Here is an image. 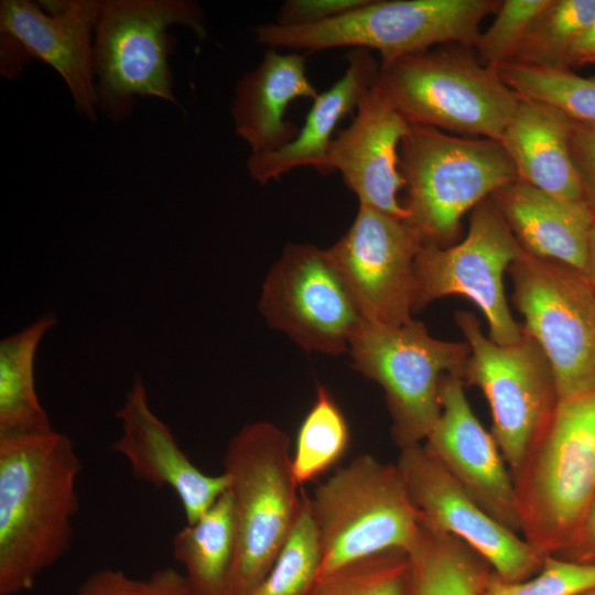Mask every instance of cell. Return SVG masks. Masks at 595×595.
Masks as SVG:
<instances>
[{
    "label": "cell",
    "instance_id": "1",
    "mask_svg": "<svg viewBox=\"0 0 595 595\" xmlns=\"http://www.w3.org/2000/svg\"><path fill=\"white\" fill-rule=\"evenodd\" d=\"M80 470L65 434L0 437V595L32 589L67 552Z\"/></svg>",
    "mask_w": 595,
    "mask_h": 595
},
{
    "label": "cell",
    "instance_id": "2",
    "mask_svg": "<svg viewBox=\"0 0 595 595\" xmlns=\"http://www.w3.org/2000/svg\"><path fill=\"white\" fill-rule=\"evenodd\" d=\"M512 478L520 534L542 554H560L595 497V391L559 401Z\"/></svg>",
    "mask_w": 595,
    "mask_h": 595
},
{
    "label": "cell",
    "instance_id": "3",
    "mask_svg": "<svg viewBox=\"0 0 595 595\" xmlns=\"http://www.w3.org/2000/svg\"><path fill=\"white\" fill-rule=\"evenodd\" d=\"M290 439L277 425H244L228 442V478L236 550L226 595H248L266 577L294 524L301 491L292 470Z\"/></svg>",
    "mask_w": 595,
    "mask_h": 595
},
{
    "label": "cell",
    "instance_id": "4",
    "mask_svg": "<svg viewBox=\"0 0 595 595\" xmlns=\"http://www.w3.org/2000/svg\"><path fill=\"white\" fill-rule=\"evenodd\" d=\"M461 45L380 64L375 85L410 125L500 141L520 97Z\"/></svg>",
    "mask_w": 595,
    "mask_h": 595
},
{
    "label": "cell",
    "instance_id": "5",
    "mask_svg": "<svg viewBox=\"0 0 595 595\" xmlns=\"http://www.w3.org/2000/svg\"><path fill=\"white\" fill-rule=\"evenodd\" d=\"M498 0H368L326 22L284 28L273 22L253 29L268 48L315 53L337 47L376 50L380 64L440 45L475 46L480 23Z\"/></svg>",
    "mask_w": 595,
    "mask_h": 595
},
{
    "label": "cell",
    "instance_id": "6",
    "mask_svg": "<svg viewBox=\"0 0 595 595\" xmlns=\"http://www.w3.org/2000/svg\"><path fill=\"white\" fill-rule=\"evenodd\" d=\"M400 171L408 191L405 221L422 245L437 247L454 242L467 210L518 180L499 141L418 125L400 145Z\"/></svg>",
    "mask_w": 595,
    "mask_h": 595
},
{
    "label": "cell",
    "instance_id": "7",
    "mask_svg": "<svg viewBox=\"0 0 595 595\" xmlns=\"http://www.w3.org/2000/svg\"><path fill=\"white\" fill-rule=\"evenodd\" d=\"M309 499L321 548L317 578L381 552H408L420 531V511L397 464L370 454L338 468Z\"/></svg>",
    "mask_w": 595,
    "mask_h": 595
},
{
    "label": "cell",
    "instance_id": "8",
    "mask_svg": "<svg viewBox=\"0 0 595 595\" xmlns=\"http://www.w3.org/2000/svg\"><path fill=\"white\" fill-rule=\"evenodd\" d=\"M207 34L205 15L190 0L102 1L95 30L94 67L98 106L113 121L132 110L134 97H158L177 104L169 65L175 37L169 28Z\"/></svg>",
    "mask_w": 595,
    "mask_h": 595
},
{
    "label": "cell",
    "instance_id": "9",
    "mask_svg": "<svg viewBox=\"0 0 595 595\" xmlns=\"http://www.w3.org/2000/svg\"><path fill=\"white\" fill-rule=\"evenodd\" d=\"M348 353L354 368L383 390L399 450L423 443L440 412L445 375L463 379L470 347L431 336L422 322L399 326L365 321Z\"/></svg>",
    "mask_w": 595,
    "mask_h": 595
},
{
    "label": "cell",
    "instance_id": "10",
    "mask_svg": "<svg viewBox=\"0 0 595 595\" xmlns=\"http://www.w3.org/2000/svg\"><path fill=\"white\" fill-rule=\"evenodd\" d=\"M508 272L522 329L545 354L559 401L595 391V289L584 272L522 251Z\"/></svg>",
    "mask_w": 595,
    "mask_h": 595
},
{
    "label": "cell",
    "instance_id": "11",
    "mask_svg": "<svg viewBox=\"0 0 595 595\" xmlns=\"http://www.w3.org/2000/svg\"><path fill=\"white\" fill-rule=\"evenodd\" d=\"M455 321L470 347L463 381L486 397L493 418L490 433L512 475L559 403L551 365L526 332L518 342L499 345L484 335L473 313L458 311Z\"/></svg>",
    "mask_w": 595,
    "mask_h": 595
},
{
    "label": "cell",
    "instance_id": "12",
    "mask_svg": "<svg viewBox=\"0 0 595 595\" xmlns=\"http://www.w3.org/2000/svg\"><path fill=\"white\" fill-rule=\"evenodd\" d=\"M523 249L490 199L474 209L466 237L456 245H421L414 260L413 312L451 295L469 299L485 315L489 338L510 345L522 337L512 317L504 274Z\"/></svg>",
    "mask_w": 595,
    "mask_h": 595
},
{
    "label": "cell",
    "instance_id": "13",
    "mask_svg": "<svg viewBox=\"0 0 595 595\" xmlns=\"http://www.w3.org/2000/svg\"><path fill=\"white\" fill-rule=\"evenodd\" d=\"M267 323L306 351L337 356L366 321L327 249L289 242L262 285Z\"/></svg>",
    "mask_w": 595,
    "mask_h": 595
},
{
    "label": "cell",
    "instance_id": "14",
    "mask_svg": "<svg viewBox=\"0 0 595 595\" xmlns=\"http://www.w3.org/2000/svg\"><path fill=\"white\" fill-rule=\"evenodd\" d=\"M397 466L421 520L463 541L505 581L534 575L547 555L491 517L423 443L400 448Z\"/></svg>",
    "mask_w": 595,
    "mask_h": 595
},
{
    "label": "cell",
    "instance_id": "15",
    "mask_svg": "<svg viewBox=\"0 0 595 595\" xmlns=\"http://www.w3.org/2000/svg\"><path fill=\"white\" fill-rule=\"evenodd\" d=\"M421 240L405 221L359 206L327 252L367 321L399 326L412 320L414 260Z\"/></svg>",
    "mask_w": 595,
    "mask_h": 595
},
{
    "label": "cell",
    "instance_id": "16",
    "mask_svg": "<svg viewBox=\"0 0 595 595\" xmlns=\"http://www.w3.org/2000/svg\"><path fill=\"white\" fill-rule=\"evenodd\" d=\"M101 7L102 1L97 0L0 3L1 41L11 45L23 63L36 58L54 68L66 83L75 109L91 121L98 106L93 32Z\"/></svg>",
    "mask_w": 595,
    "mask_h": 595
},
{
    "label": "cell",
    "instance_id": "17",
    "mask_svg": "<svg viewBox=\"0 0 595 595\" xmlns=\"http://www.w3.org/2000/svg\"><path fill=\"white\" fill-rule=\"evenodd\" d=\"M440 402V415L423 444L491 517L520 534L511 472L493 434L473 412L462 378L443 377Z\"/></svg>",
    "mask_w": 595,
    "mask_h": 595
},
{
    "label": "cell",
    "instance_id": "18",
    "mask_svg": "<svg viewBox=\"0 0 595 595\" xmlns=\"http://www.w3.org/2000/svg\"><path fill=\"white\" fill-rule=\"evenodd\" d=\"M355 110L350 123L333 138L329 169L342 174L359 206L407 220L409 210L398 199L405 186L399 147L411 125L375 83L364 91Z\"/></svg>",
    "mask_w": 595,
    "mask_h": 595
},
{
    "label": "cell",
    "instance_id": "19",
    "mask_svg": "<svg viewBox=\"0 0 595 595\" xmlns=\"http://www.w3.org/2000/svg\"><path fill=\"white\" fill-rule=\"evenodd\" d=\"M116 415L122 433L111 450L129 462L137 479L156 488H171L187 524L195 523L227 490L224 473H203L181 450L170 428L151 410L140 378H136Z\"/></svg>",
    "mask_w": 595,
    "mask_h": 595
},
{
    "label": "cell",
    "instance_id": "20",
    "mask_svg": "<svg viewBox=\"0 0 595 595\" xmlns=\"http://www.w3.org/2000/svg\"><path fill=\"white\" fill-rule=\"evenodd\" d=\"M318 94L306 74L304 54L268 48L236 84L230 108L235 132L249 145L250 155L280 150L299 132L285 120L289 105L299 98L314 100Z\"/></svg>",
    "mask_w": 595,
    "mask_h": 595
},
{
    "label": "cell",
    "instance_id": "21",
    "mask_svg": "<svg viewBox=\"0 0 595 595\" xmlns=\"http://www.w3.org/2000/svg\"><path fill=\"white\" fill-rule=\"evenodd\" d=\"M346 62L343 76L313 100L304 125L290 143L274 152L249 155L247 170L253 181L267 184L302 166L313 167L322 174L332 172L328 150L335 129L356 109L364 91L375 83L380 67L371 52L364 48H351Z\"/></svg>",
    "mask_w": 595,
    "mask_h": 595
},
{
    "label": "cell",
    "instance_id": "22",
    "mask_svg": "<svg viewBox=\"0 0 595 595\" xmlns=\"http://www.w3.org/2000/svg\"><path fill=\"white\" fill-rule=\"evenodd\" d=\"M490 199L524 251L584 272L595 219L585 202L558 198L520 180Z\"/></svg>",
    "mask_w": 595,
    "mask_h": 595
},
{
    "label": "cell",
    "instance_id": "23",
    "mask_svg": "<svg viewBox=\"0 0 595 595\" xmlns=\"http://www.w3.org/2000/svg\"><path fill=\"white\" fill-rule=\"evenodd\" d=\"M573 121L553 105L520 97L499 142L518 180L558 198L584 202L570 152Z\"/></svg>",
    "mask_w": 595,
    "mask_h": 595
},
{
    "label": "cell",
    "instance_id": "24",
    "mask_svg": "<svg viewBox=\"0 0 595 595\" xmlns=\"http://www.w3.org/2000/svg\"><path fill=\"white\" fill-rule=\"evenodd\" d=\"M190 595H226L236 550L231 499L226 490L193 524L172 540Z\"/></svg>",
    "mask_w": 595,
    "mask_h": 595
},
{
    "label": "cell",
    "instance_id": "25",
    "mask_svg": "<svg viewBox=\"0 0 595 595\" xmlns=\"http://www.w3.org/2000/svg\"><path fill=\"white\" fill-rule=\"evenodd\" d=\"M408 560L405 595H480L493 572L463 541L422 520Z\"/></svg>",
    "mask_w": 595,
    "mask_h": 595
},
{
    "label": "cell",
    "instance_id": "26",
    "mask_svg": "<svg viewBox=\"0 0 595 595\" xmlns=\"http://www.w3.org/2000/svg\"><path fill=\"white\" fill-rule=\"evenodd\" d=\"M56 324L48 314L0 343V437L53 430L34 383V357L47 329Z\"/></svg>",
    "mask_w": 595,
    "mask_h": 595
},
{
    "label": "cell",
    "instance_id": "27",
    "mask_svg": "<svg viewBox=\"0 0 595 595\" xmlns=\"http://www.w3.org/2000/svg\"><path fill=\"white\" fill-rule=\"evenodd\" d=\"M595 22V0H550L532 22L509 63L570 69L576 41Z\"/></svg>",
    "mask_w": 595,
    "mask_h": 595
},
{
    "label": "cell",
    "instance_id": "28",
    "mask_svg": "<svg viewBox=\"0 0 595 595\" xmlns=\"http://www.w3.org/2000/svg\"><path fill=\"white\" fill-rule=\"evenodd\" d=\"M349 444L347 421L334 398L323 385L302 421L292 455L293 476L299 486L314 480L345 454Z\"/></svg>",
    "mask_w": 595,
    "mask_h": 595
},
{
    "label": "cell",
    "instance_id": "29",
    "mask_svg": "<svg viewBox=\"0 0 595 595\" xmlns=\"http://www.w3.org/2000/svg\"><path fill=\"white\" fill-rule=\"evenodd\" d=\"M320 564L321 548L310 499L301 490L299 511L281 552L262 582L248 595H307Z\"/></svg>",
    "mask_w": 595,
    "mask_h": 595
},
{
    "label": "cell",
    "instance_id": "30",
    "mask_svg": "<svg viewBox=\"0 0 595 595\" xmlns=\"http://www.w3.org/2000/svg\"><path fill=\"white\" fill-rule=\"evenodd\" d=\"M498 72L518 96L553 105L574 120L595 122V77L517 63H506Z\"/></svg>",
    "mask_w": 595,
    "mask_h": 595
},
{
    "label": "cell",
    "instance_id": "31",
    "mask_svg": "<svg viewBox=\"0 0 595 595\" xmlns=\"http://www.w3.org/2000/svg\"><path fill=\"white\" fill-rule=\"evenodd\" d=\"M408 552L391 550L316 578L307 595H405Z\"/></svg>",
    "mask_w": 595,
    "mask_h": 595
},
{
    "label": "cell",
    "instance_id": "32",
    "mask_svg": "<svg viewBox=\"0 0 595 595\" xmlns=\"http://www.w3.org/2000/svg\"><path fill=\"white\" fill-rule=\"evenodd\" d=\"M595 589V563L547 555L542 567L523 581H505L494 572L480 595H583Z\"/></svg>",
    "mask_w": 595,
    "mask_h": 595
},
{
    "label": "cell",
    "instance_id": "33",
    "mask_svg": "<svg viewBox=\"0 0 595 595\" xmlns=\"http://www.w3.org/2000/svg\"><path fill=\"white\" fill-rule=\"evenodd\" d=\"M550 0H505L493 24L480 33L475 45L478 61L499 68L509 63L532 22Z\"/></svg>",
    "mask_w": 595,
    "mask_h": 595
},
{
    "label": "cell",
    "instance_id": "34",
    "mask_svg": "<svg viewBox=\"0 0 595 595\" xmlns=\"http://www.w3.org/2000/svg\"><path fill=\"white\" fill-rule=\"evenodd\" d=\"M74 595H190V592L183 573L174 567L160 569L148 578L106 569L93 573Z\"/></svg>",
    "mask_w": 595,
    "mask_h": 595
},
{
    "label": "cell",
    "instance_id": "35",
    "mask_svg": "<svg viewBox=\"0 0 595 595\" xmlns=\"http://www.w3.org/2000/svg\"><path fill=\"white\" fill-rule=\"evenodd\" d=\"M368 0H286L277 13V25L300 28L335 19L364 6Z\"/></svg>",
    "mask_w": 595,
    "mask_h": 595
},
{
    "label": "cell",
    "instance_id": "36",
    "mask_svg": "<svg viewBox=\"0 0 595 595\" xmlns=\"http://www.w3.org/2000/svg\"><path fill=\"white\" fill-rule=\"evenodd\" d=\"M570 152L583 199L595 215V122L573 121Z\"/></svg>",
    "mask_w": 595,
    "mask_h": 595
},
{
    "label": "cell",
    "instance_id": "37",
    "mask_svg": "<svg viewBox=\"0 0 595 595\" xmlns=\"http://www.w3.org/2000/svg\"><path fill=\"white\" fill-rule=\"evenodd\" d=\"M556 556L580 563H595V497L575 539Z\"/></svg>",
    "mask_w": 595,
    "mask_h": 595
},
{
    "label": "cell",
    "instance_id": "38",
    "mask_svg": "<svg viewBox=\"0 0 595 595\" xmlns=\"http://www.w3.org/2000/svg\"><path fill=\"white\" fill-rule=\"evenodd\" d=\"M595 63V22L576 41L570 54V69Z\"/></svg>",
    "mask_w": 595,
    "mask_h": 595
},
{
    "label": "cell",
    "instance_id": "39",
    "mask_svg": "<svg viewBox=\"0 0 595 595\" xmlns=\"http://www.w3.org/2000/svg\"><path fill=\"white\" fill-rule=\"evenodd\" d=\"M584 274L595 289V219L589 235L588 250Z\"/></svg>",
    "mask_w": 595,
    "mask_h": 595
},
{
    "label": "cell",
    "instance_id": "40",
    "mask_svg": "<svg viewBox=\"0 0 595 595\" xmlns=\"http://www.w3.org/2000/svg\"><path fill=\"white\" fill-rule=\"evenodd\" d=\"M583 595H595V589L589 591V592H587V593H585V594H583Z\"/></svg>",
    "mask_w": 595,
    "mask_h": 595
}]
</instances>
